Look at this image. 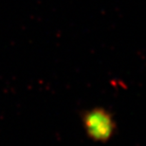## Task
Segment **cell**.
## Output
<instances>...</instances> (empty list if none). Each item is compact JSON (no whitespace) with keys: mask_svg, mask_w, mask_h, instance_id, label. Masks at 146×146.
<instances>
[{"mask_svg":"<svg viewBox=\"0 0 146 146\" xmlns=\"http://www.w3.org/2000/svg\"><path fill=\"white\" fill-rule=\"evenodd\" d=\"M84 125L89 136L97 141H106L113 132V121L103 110L89 112L84 118Z\"/></svg>","mask_w":146,"mask_h":146,"instance_id":"6da1fadb","label":"cell"}]
</instances>
